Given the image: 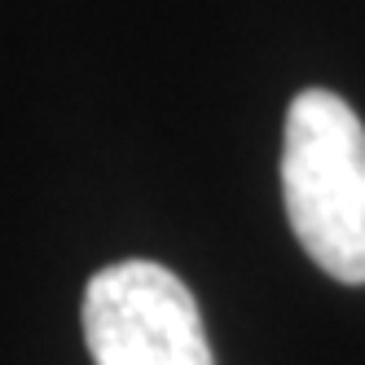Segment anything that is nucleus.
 Instances as JSON below:
<instances>
[{"label": "nucleus", "instance_id": "nucleus-2", "mask_svg": "<svg viewBox=\"0 0 365 365\" xmlns=\"http://www.w3.org/2000/svg\"><path fill=\"white\" fill-rule=\"evenodd\" d=\"M84 344L97 365H216L190 286L154 259H119L88 277Z\"/></svg>", "mask_w": 365, "mask_h": 365}, {"label": "nucleus", "instance_id": "nucleus-1", "mask_svg": "<svg viewBox=\"0 0 365 365\" xmlns=\"http://www.w3.org/2000/svg\"><path fill=\"white\" fill-rule=\"evenodd\" d=\"M282 194L299 247L334 282H365V128L344 97L304 88L286 110Z\"/></svg>", "mask_w": 365, "mask_h": 365}]
</instances>
